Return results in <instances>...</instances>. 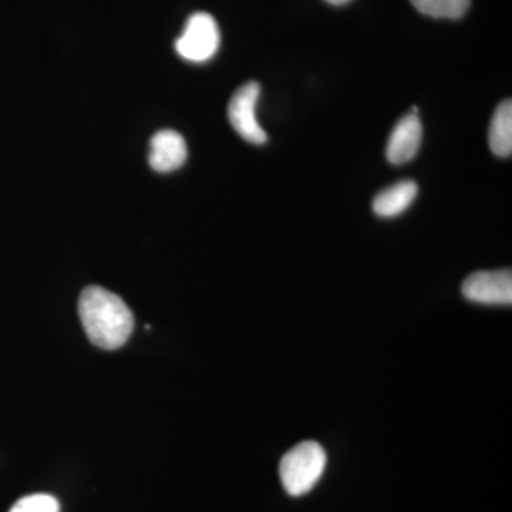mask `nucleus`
<instances>
[{
  "instance_id": "1",
  "label": "nucleus",
  "mask_w": 512,
  "mask_h": 512,
  "mask_svg": "<svg viewBox=\"0 0 512 512\" xmlns=\"http://www.w3.org/2000/svg\"><path fill=\"white\" fill-rule=\"evenodd\" d=\"M79 315L87 338L100 349L121 348L133 332V313L127 303L101 286L84 289L79 299Z\"/></svg>"
},
{
  "instance_id": "5",
  "label": "nucleus",
  "mask_w": 512,
  "mask_h": 512,
  "mask_svg": "<svg viewBox=\"0 0 512 512\" xmlns=\"http://www.w3.org/2000/svg\"><path fill=\"white\" fill-rule=\"evenodd\" d=\"M464 298L481 305L512 303V274L510 269L480 271L468 276L463 284Z\"/></svg>"
},
{
  "instance_id": "8",
  "label": "nucleus",
  "mask_w": 512,
  "mask_h": 512,
  "mask_svg": "<svg viewBox=\"0 0 512 512\" xmlns=\"http://www.w3.org/2000/svg\"><path fill=\"white\" fill-rule=\"evenodd\" d=\"M419 187L412 180L399 181L376 195L373 211L379 217L393 218L403 214L416 200Z\"/></svg>"
},
{
  "instance_id": "4",
  "label": "nucleus",
  "mask_w": 512,
  "mask_h": 512,
  "mask_svg": "<svg viewBox=\"0 0 512 512\" xmlns=\"http://www.w3.org/2000/svg\"><path fill=\"white\" fill-rule=\"evenodd\" d=\"M261 87L256 82H249L239 87L229 100L228 119L232 128L248 143L262 146L268 141L264 128L259 126L256 119Z\"/></svg>"
},
{
  "instance_id": "10",
  "label": "nucleus",
  "mask_w": 512,
  "mask_h": 512,
  "mask_svg": "<svg viewBox=\"0 0 512 512\" xmlns=\"http://www.w3.org/2000/svg\"><path fill=\"white\" fill-rule=\"evenodd\" d=\"M416 10L436 19H460L470 8L471 0H410Z\"/></svg>"
},
{
  "instance_id": "6",
  "label": "nucleus",
  "mask_w": 512,
  "mask_h": 512,
  "mask_svg": "<svg viewBox=\"0 0 512 512\" xmlns=\"http://www.w3.org/2000/svg\"><path fill=\"white\" fill-rule=\"evenodd\" d=\"M421 140L423 126L419 114L412 111L393 128L386 148L387 160L394 165L409 163L419 153Z\"/></svg>"
},
{
  "instance_id": "9",
  "label": "nucleus",
  "mask_w": 512,
  "mask_h": 512,
  "mask_svg": "<svg viewBox=\"0 0 512 512\" xmlns=\"http://www.w3.org/2000/svg\"><path fill=\"white\" fill-rule=\"evenodd\" d=\"M491 151L498 157H510L512 153V103L504 100L495 110L488 131Z\"/></svg>"
},
{
  "instance_id": "2",
  "label": "nucleus",
  "mask_w": 512,
  "mask_h": 512,
  "mask_svg": "<svg viewBox=\"0 0 512 512\" xmlns=\"http://www.w3.org/2000/svg\"><path fill=\"white\" fill-rule=\"evenodd\" d=\"M325 450L316 441H303L285 454L279 464V476L286 493L301 497L309 493L326 468Z\"/></svg>"
},
{
  "instance_id": "12",
  "label": "nucleus",
  "mask_w": 512,
  "mask_h": 512,
  "mask_svg": "<svg viewBox=\"0 0 512 512\" xmlns=\"http://www.w3.org/2000/svg\"><path fill=\"white\" fill-rule=\"evenodd\" d=\"M325 2H328V3H330V5H333V6H342V5H346V3H349L350 0H325Z\"/></svg>"
},
{
  "instance_id": "3",
  "label": "nucleus",
  "mask_w": 512,
  "mask_h": 512,
  "mask_svg": "<svg viewBox=\"0 0 512 512\" xmlns=\"http://www.w3.org/2000/svg\"><path fill=\"white\" fill-rule=\"evenodd\" d=\"M221 33L210 13L198 12L185 23L183 35L175 42V50L184 60L205 63L217 55Z\"/></svg>"
},
{
  "instance_id": "11",
  "label": "nucleus",
  "mask_w": 512,
  "mask_h": 512,
  "mask_svg": "<svg viewBox=\"0 0 512 512\" xmlns=\"http://www.w3.org/2000/svg\"><path fill=\"white\" fill-rule=\"evenodd\" d=\"M9 512H60V504L52 495L33 494L20 498Z\"/></svg>"
},
{
  "instance_id": "7",
  "label": "nucleus",
  "mask_w": 512,
  "mask_h": 512,
  "mask_svg": "<svg viewBox=\"0 0 512 512\" xmlns=\"http://www.w3.org/2000/svg\"><path fill=\"white\" fill-rule=\"evenodd\" d=\"M188 157L187 143L174 130H161L150 141L148 163L157 173H171L183 167Z\"/></svg>"
}]
</instances>
